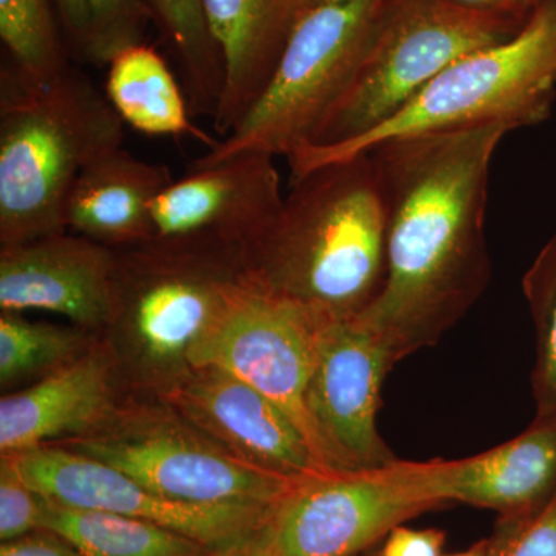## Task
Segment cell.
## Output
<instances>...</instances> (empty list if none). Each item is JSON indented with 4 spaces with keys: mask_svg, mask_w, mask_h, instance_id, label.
<instances>
[{
    "mask_svg": "<svg viewBox=\"0 0 556 556\" xmlns=\"http://www.w3.org/2000/svg\"><path fill=\"white\" fill-rule=\"evenodd\" d=\"M506 126L390 139L369 150L387 193V274L358 316L394 364L437 345L492 278L484 222Z\"/></svg>",
    "mask_w": 556,
    "mask_h": 556,
    "instance_id": "cell-1",
    "label": "cell"
},
{
    "mask_svg": "<svg viewBox=\"0 0 556 556\" xmlns=\"http://www.w3.org/2000/svg\"><path fill=\"white\" fill-rule=\"evenodd\" d=\"M387 233L375 156L321 164L292 178L276 217L244 249L248 283L329 320L358 317L386 281Z\"/></svg>",
    "mask_w": 556,
    "mask_h": 556,
    "instance_id": "cell-2",
    "label": "cell"
},
{
    "mask_svg": "<svg viewBox=\"0 0 556 556\" xmlns=\"http://www.w3.org/2000/svg\"><path fill=\"white\" fill-rule=\"evenodd\" d=\"M124 123L104 91L70 67L50 83L0 70V241L65 230L80 172L123 148Z\"/></svg>",
    "mask_w": 556,
    "mask_h": 556,
    "instance_id": "cell-3",
    "label": "cell"
},
{
    "mask_svg": "<svg viewBox=\"0 0 556 556\" xmlns=\"http://www.w3.org/2000/svg\"><path fill=\"white\" fill-rule=\"evenodd\" d=\"M556 97V0L538 7L503 42L473 51L439 75L379 129L343 148H303L288 156L292 178L367 153L390 139L501 124L510 130L551 116Z\"/></svg>",
    "mask_w": 556,
    "mask_h": 556,
    "instance_id": "cell-4",
    "label": "cell"
},
{
    "mask_svg": "<svg viewBox=\"0 0 556 556\" xmlns=\"http://www.w3.org/2000/svg\"><path fill=\"white\" fill-rule=\"evenodd\" d=\"M527 20L445 0H387L356 76L305 148H343L379 129L445 70L517 35Z\"/></svg>",
    "mask_w": 556,
    "mask_h": 556,
    "instance_id": "cell-5",
    "label": "cell"
},
{
    "mask_svg": "<svg viewBox=\"0 0 556 556\" xmlns=\"http://www.w3.org/2000/svg\"><path fill=\"white\" fill-rule=\"evenodd\" d=\"M387 0H321L289 33L268 86L228 137L192 166L244 152L289 156L313 141L356 76Z\"/></svg>",
    "mask_w": 556,
    "mask_h": 556,
    "instance_id": "cell-6",
    "label": "cell"
},
{
    "mask_svg": "<svg viewBox=\"0 0 556 556\" xmlns=\"http://www.w3.org/2000/svg\"><path fill=\"white\" fill-rule=\"evenodd\" d=\"M447 504L434 460L396 457L303 479L274 510L266 535L274 556H361L397 526Z\"/></svg>",
    "mask_w": 556,
    "mask_h": 556,
    "instance_id": "cell-7",
    "label": "cell"
},
{
    "mask_svg": "<svg viewBox=\"0 0 556 556\" xmlns=\"http://www.w3.org/2000/svg\"><path fill=\"white\" fill-rule=\"evenodd\" d=\"M61 444L118 468L156 495L193 506L274 510L303 481L241 459L172 417L127 416Z\"/></svg>",
    "mask_w": 556,
    "mask_h": 556,
    "instance_id": "cell-8",
    "label": "cell"
},
{
    "mask_svg": "<svg viewBox=\"0 0 556 556\" xmlns=\"http://www.w3.org/2000/svg\"><path fill=\"white\" fill-rule=\"evenodd\" d=\"M329 318L247 283L230 294L186 361L243 380L273 401L303 431L318 457L338 470L306 405L318 339Z\"/></svg>",
    "mask_w": 556,
    "mask_h": 556,
    "instance_id": "cell-9",
    "label": "cell"
},
{
    "mask_svg": "<svg viewBox=\"0 0 556 556\" xmlns=\"http://www.w3.org/2000/svg\"><path fill=\"white\" fill-rule=\"evenodd\" d=\"M3 456L31 490L51 503L144 519L211 548L228 546L258 532L276 510L204 507L166 500L118 468L64 445L49 444Z\"/></svg>",
    "mask_w": 556,
    "mask_h": 556,
    "instance_id": "cell-10",
    "label": "cell"
},
{
    "mask_svg": "<svg viewBox=\"0 0 556 556\" xmlns=\"http://www.w3.org/2000/svg\"><path fill=\"white\" fill-rule=\"evenodd\" d=\"M394 362L357 317L328 320L318 339L306 405L338 470L379 467L396 459L380 438V390Z\"/></svg>",
    "mask_w": 556,
    "mask_h": 556,
    "instance_id": "cell-11",
    "label": "cell"
},
{
    "mask_svg": "<svg viewBox=\"0 0 556 556\" xmlns=\"http://www.w3.org/2000/svg\"><path fill=\"white\" fill-rule=\"evenodd\" d=\"M0 308L46 311L80 328L105 327L116 316L115 252L67 229L3 244Z\"/></svg>",
    "mask_w": 556,
    "mask_h": 556,
    "instance_id": "cell-12",
    "label": "cell"
},
{
    "mask_svg": "<svg viewBox=\"0 0 556 556\" xmlns=\"http://www.w3.org/2000/svg\"><path fill=\"white\" fill-rule=\"evenodd\" d=\"M167 399L179 415L233 455L292 479L331 473L298 424L243 380L215 368H190Z\"/></svg>",
    "mask_w": 556,
    "mask_h": 556,
    "instance_id": "cell-13",
    "label": "cell"
},
{
    "mask_svg": "<svg viewBox=\"0 0 556 556\" xmlns=\"http://www.w3.org/2000/svg\"><path fill=\"white\" fill-rule=\"evenodd\" d=\"M274 159L244 152L192 166L155 201L152 239H206L247 249L283 203Z\"/></svg>",
    "mask_w": 556,
    "mask_h": 556,
    "instance_id": "cell-14",
    "label": "cell"
},
{
    "mask_svg": "<svg viewBox=\"0 0 556 556\" xmlns=\"http://www.w3.org/2000/svg\"><path fill=\"white\" fill-rule=\"evenodd\" d=\"M448 503L492 508L503 518L529 517L556 490V413L536 417L525 433L477 456L434 459Z\"/></svg>",
    "mask_w": 556,
    "mask_h": 556,
    "instance_id": "cell-15",
    "label": "cell"
},
{
    "mask_svg": "<svg viewBox=\"0 0 556 556\" xmlns=\"http://www.w3.org/2000/svg\"><path fill=\"white\" fill-rule=\"evenodd\" d=\"M112 388L108 358L83 354L46 378L0 401L3 455L87 437L108 422Z\"/></svg>",
    "mask_w": 556,
    "mask_h": 556,
    "instance_id": "cell-16",
    "label": "cell"
},
{
    "mask_svg": "<svg viewBox=\"0 0 556 556\" xmlns=\"http://www.w3.org/2000/svg\"><path fill=\"white\" fill-rule=\"evenodd\" d=\"M208 30L225 65L212 126L228 137L268 86L295 17L292 0H203Z\"/></svg>",
    "mask_w": 556,
    "mask_h": 556,
    "instance_id": "cell-17",
    "label": "cell"
},
{
    "mask_svg": "<svg viewBox=\"0 0 556 556\" xmlns=\"http://www.w3.org/2000/svg\"><path fill=\"white\" fill-rule=\"evenodd\" d=\"M172 181L164 164L112 150L80 172L65 204V229L109 248L152 239L153 206Z\"/></svg>",
    "mask_w": 556,
    "mask_h": 556,
    "instance_id": "cell-18",
    "label": "cell"
},
{
    "mask_svg": "<svg viewBox=\"0 0 556 556\" xmlns=\"http://www.w3.org/2000/svg\"><path fill=\"white\" fill-rule=\"evenodd\" d=\"M105 97L124 124L150 137H189L214 149L219 139L197 127L185 87L169 62L148 46L121 51L108 65Z\"/></svg>",
    "mask_w": 556,
    "mask_h": 556,
    "instance_id": "cell-19",
    "label": "cell"
},
{
    "mask_svg": "<svg viewBox=\"0 0 556 556\" xmlns=\"http://www.w3.org/2000/svg\"><path fill=\"white\" fill-rule=\"evenodd\" d=\"M39 497L38 527L60 533L83 556H208L215 551L155 522Z\"/></svg>",
    "mask_w": 556,
    "mask_h": 556,
    "instance_id": "cell-20",
    "label": "cell"
},
{
    "mask_svg": "<svg viewBox=\"0 0 556 556\" xmlns=\"http://www.w3.org/2000/svg\"><path fill=\"white\" fill-rule=\"evenodd\" d=\"M152 24L178 64L193 115L217 112L225 65L203 10V0H146Z\"/></svg>",
    "mask_w": 556,
    "mask_h": 556,
    "instance_id": "cell-21",
    "label": "cell"
},
{
    "mask_svg": "<svg viewBox=\"0 0 556 556\" xmlns=\"http://www.w3.org/2000/svg\"><path fill=\"white\" fill-rule=\"evenodd\" d=\"M53 7L70 58L97 67L144 43L152 24L146 0H53Z\"/></svg>",
    "mask_w": 556,
    "mask_h": 556,
    "instance_id": "cell-22",
    "label": "cell"
},
{
    "mask_svg": "<svg viewBox=\"0 0 556 556\" xmlns=\"http://www.w3.org/2000/svg\"><path fill=\"white\" fill-rule=\"evenodd\" d=\"M0 40L14 72L50 83L72 67L53 0H0Z\"/></svg>",
    "mask_w": 556,
    "mask_h": 556,
    "instance_id": "cell-23",
    "label": "cell"
},
{
    "mask_svg": "<svg viewBox=\"0 0 556 556\" xmlns=\"http://www.w3.org/2000/svg\"><path fill=\"white\" fill-rule=\"evenodd\" d=\"M84 338L73 328L39 324L3 313L0 317V382L56 371L79 357Z\"/></svg>",
    "mask_w": 556,
    "mask_h": 556,
    "instance_id": "cell-24",
    "label": "cell"
},
{
    "mask_svg": "<svg viewBox=\"0 0 556 556\" xmlns=\"http://www.w3.org/2000/svg\"><path fill=\"white\" fill-rule=\"evenodd\" d=\"M522 291L536 329V417H547L556 413V232L527 269Z\"/></svg>",
    "mask_w": 556,
    "mask_h": 556,
    "instance_id": "cell-25",
    "label": "cell"
},
{
    "mask_svg": "<svg viewBox=\"0 0 556 556\" xmlns=\"http://www.w3.org/2000/svg\"><path fill=\"white\" fill-rule=\"evenodd\" d=\"M490 544L493 556H556V490L535 514L501 518Z\"/></svg>",
    "mask_w": 556,
    "mask_h": 556,
    "instance_id": "cell-26",
    "label": "cell"
},
{
    "mask_svg": "<svg viewBox=\"0 0 556 556\" xmlns=\"http://www.w3.org/2000/svg\"><path fill=\"white\" fill-rule=\"evenodd\" d=\"M40 497L17 473L9 457L0 464V540L10 541L38 529Z\"/></svg>",
    "mask_w": 556,
    "mask_h": 556,
    "instance_id": "cell-27",
    "label": "cell"
},
{
    "mask_svg": "<svg viewBox=\"0 0 556 556\" xmlns=\"http://www.w3.org/2000/svg\"><path fill=\"white\" fill-rule=\"evenodd\" d=\"M445 533L438 529H409L404 525L388 533L378 556H444Z\"/></svg>",
    "mask_w": 556,
    "mask_h": 556,
    "instance_id": "cell-28",
    "label": "cell"
},
{
    "mask_svg": "<svg viewBox=\"0 0 556 556\" xmlns=\"http://www.w3.org/2000/svg\"><path fill=\"white\" fill-rule=\"evenodd\" d=\"M0 556H83V554L60 533L38 527L27 535L2 541Z\"/></svg>",
    "mask_w": 556,
    "mask_h": 556,
    "instance_id": "cell-29",
    "label": "cell"
},
{
    "mask_svg": "<svg viewBox=\"0 0 556 556\" xmlns=\"http://www.w3.org/2000/svg\"><path fill=\"white\" fill-rule=\"evenodd\" d=\"M455 3L464 9L485 11V13L518 14V16H530L544 3L552 0H445Z\"/></svg>",
    "mask_w": 556,
    "mask_h": 556,
    "instance_id": "cell-30",
    "label": "cell"
},
{
    "mask_svg": "<svg viewBox=\"0 0 556 556\" xmlns=\"http://www.w3.org/2000/svg\"><path fill=\"white\" fill-rule=\"evenodd\" d=\"M208 556H274L270 551L266 526L258 532L252 533L243 540L228 544V546L215 548Z\"/></svg>",
    "mask_w": 556,
    "mask_h": 556,
    "instance_id": "cell-31",
    "label": "cell"
},
{
    "mask_svg": "<svg viewBox=\"0 0 556 556\" xmlns=\"http://www.w3.org/2000/svg\"><path fill=\"white\" fill-rule=\"evenodd\" d=\"M448 556H493L492 544H490V540L481 541L477 546L468 548L466 552Z\"/></svg>",
    "mask_w": 556,
    "mask_h": 556,
    "instance_id": "cell-32",
    "label": "cell"
},
{
    "mask_svg": "<svg viewBox=\"0 0 556 556\" xmlns=\"http://www.w3.org/2000/svg\"><path fill=\"white\" fill-rule=\"evenodd\" d=\"M321 0H292V5H294L295 17L302 16L306 10L313 9L314 5H317Z\"/></svg>",
    "mask_w": 556,
    "mask_h": 556,
    "instance_id": "cell-33",
    "label": "cell"
},
{
    "mask_svg": "<svg viewBox=\"0 0 556 556\" xmlns=\"http://www.w3.org/2000/svg\"><path fill=\"white\" fill-rule=\"evenodd\" d=\"M362 556H378V555H376V552L372 551V548H371V551H368V555H367V552H365V554Z\"/></svg>",
    "mask_w": 556,
    "mask_h": 556,
    "instance_id": "cell-34",
    "label": "cell"
},
{
    "mask_svg": "<svg viewBox=\"0 0 556 556\" xmlns=\"http://www.w3.org/2000/svg\"><path fill=\"white\" fill-rule=\"evenodd\" d=\"M362 556V555H361Z\"/></svg>",
    "mask_w": 556,
    "mask_h": 556,
    "instance_id": "cell-35",
    "label": "cell"
}]
</instances>
